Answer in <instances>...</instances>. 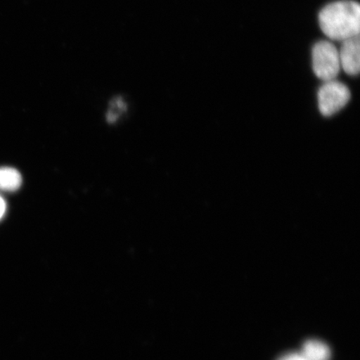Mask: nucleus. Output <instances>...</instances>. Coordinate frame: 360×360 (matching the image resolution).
Masks as SVG:
<instances>
[{
  "label": "nucleus",
  "mask_w": 360,
  "mask_h": 360,
  "mask_svg": "<svg viewBox=\"0 0 360 360\" xmlns=\"http://www.w3.org/2000/svg\"><path fill=\"white\" fill-rule=\"evenodd\" d=\"M319 22L323 33L336 41L359 36L360 6L354 0H340L323 7L319 13Z\"/></svg>",
  "instance_id": "f257e3e1"
},
{
  "label": "nucleus",
  "mask_w": 360,
  "mask_h": 360,
  "mask_svg": "<svg viewBox=\"0 0 360 360\" xmlns=\"http://www.w3.org/2000/svg\"><path fill=\"white\" fill-rule=\"evenodd\" d=\"M312 64L317 78L325 82L334 80L341 69L339 51L331 42L321 40L314 45Z\"/></svg>",
  "instance_id": "f03ea898"
},
{
  "label": "nucleus",
  "mask_w": 360,
  "mask_h": 360,
  "mask_svg": "<svg viewBox=\"0 0 360 360\" xmlns=\"http://www.w3.org/2000/svg\"><path fill=\"white\" fill-rule=\"evenodd\" d=\"M350 100V91L347 86L339 81H326L319 89V109L323 116L336 114L347 105Z\"/></svg>",
  "instance_id": "7ed1b4c3"
},
{
  "label": "nucleus",
  "mask_w": 360,
  "mask_h": 360,
  "mask_svg": "<svg viewBox=\"0 0 360 360\" xmlns=\"http://www.w3.org/2000/svg\"><path fill=\"white\" fill-rule=\"evenodd\" d=\"M340 67L346 74L356 76L360 70L359 36L342 42L339 51Z\"/></svg>",
  "instance_id": "20e7f679"
},
{
  "label": "nucleus",
  "mask_w": 360,
  "mask_h": 360,
  "mask_svg": "<svg viewBox=\"0 0 360 360\" xmlns=\"http://www.w3.org/2000/svg\"><path fill=\"white\" fill-rule=\"evenodd\" d=\"M300 354L305 360H330L332 356L330 346L315 339L305 341Z\"/></svg>",
  "instance_id": "39448f33"
},
{
  "label": "nucleus",
  "mask_w": 360,
  "mask_h": 360,
  "mask_svg": "<svg viewBox=\"0 0 360 360\" xmlns=\"http://www.w3.org/2000/svg\"><path fill=\"white\" fill-rule=\"evenodd\" d=\"M22 176L19 171L11 167L0 168V190L13 192L19 190Z\"/></svg>",
  "instance_id": "423d86ee"
},
{
  "label": "nucleus",
  "mask_w": 360,
  "mask_h": 360,
  "mask_svg": "<svg viewBox=\"0 0 360 360\" xmlns=\"http://www.w3.org/2000/svg\"><path fill=\"white\" fill-rule=\"evenodd\" d=\"M126 110L125 103L120 98H115L114 101L111 103L110 109L108 111L107 120L110 123H114L121 114Z\"/></svg>",
  "instance_id": "0eeeda50"
},
{
  "label": "nucleus",
  "mask_w": 360,
  "mask_h": 360,
  "mask_svg": "<svg viewBox=\"0 0 360 360\" xmlns=\"http://www.w3.org/2000/svg\"><path fill=\"white\" fill-rule=\"evenodd\" d=\"M278 360H305L300 352H292L282 355Z\"/></svg>",
  "instance_id": "6e6552de"
},
{
  "label": "nucleus",
  "mask_w": 360,
  "mask_h": 360,
  "mask_svg": "<svg viewBox=\"0 0 360 360\" xmlns=\"http://www.w3.org/2000/svg\"><path fill=\"white\" fill-rule=\"evenodd\" d=\"M6 212V202L3 198L0 196V219L4 217Z\"/></svg>",
  "instance_id": "1a4fd4ad"
}]
</instances>
